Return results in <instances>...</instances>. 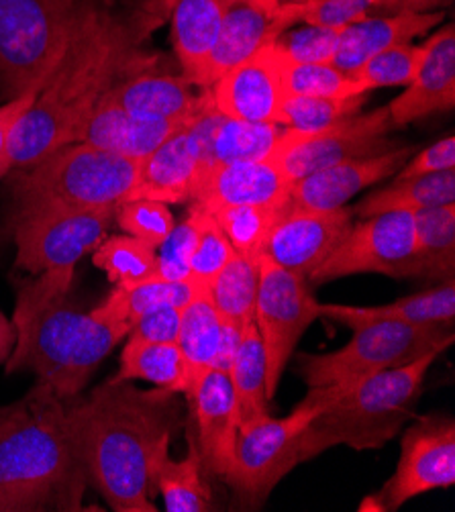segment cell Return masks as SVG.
<instances>
[{
  "instance_id": "db71d44e",
  "label": "cell",
  "mask_w": 455,
  "mask_h": 512,
  "mask_svg": "<svg viewBox=\"0 0 455 512\" xmlns=\"http://www.w3.org/2000/svg\"><path fill=\"white\" fill-rule=\"evenodd\" d=\"M453 0H402V9H409L415 13H433L449 7Z\"/></svg>"
},
{
  "instance_id": "9f6ffc18",
  "label": "cell",
  "mask_w": 455,
  "mask_h": 512,
  "mask_svg": "<svg viewBox=\"0 0 455 512\" xmlns=\"http://www.w3.org/2000/svg\"><path fill=\"white\" fill-rule=\"evenodd\" d=\"M256 3H264V5H270V7H278L280 0H256Z\"/></svg>"
},
{
  "instance_id": "7c38bea8",
  "label": "cell",
  "mask_w": 455,
  "mask_h": 512,
  "mask_svg": "<svg viewBox=\"0 0 455 512\" xmlns=\"http://www.w3.org/2000/svg\"><path fill=\"white\" fill-rule=\"evenodd\" d=\"M319 317V302L313 298L307 278L280 268L262 255L254 323L266 351L268 398H274L302 333Z\"/></svg>"
},
{
  "instance_id": "6f0895ef",
  "label": "cell",
  "mask_w": 455,
  "mask_h": 512,
  "mask_svg": "<svg viewBox=\"0 0 455 512\" xmlns=\"http://www.w3.org/2000/svg\"><path fill=\"white\" fill-rule=\"evenodd\" d=\"M286 3H311V0H286Z\"/></svg>"
},
{
  "instance_id": "8fae6325",
  "label": "cell",
  "mask_w": 455,
  "mask_h": 512,
  "mask_svg": "<svg viewBox=\"0 0 455 512\" xmlns=\"http://www.w3.org/2000/svg\"><path fill=\"white\" fill-rule=\"evenodd\" d=\"M390 131L388 107L366 115L356 113L313 133L284 129L270 160L292 184L317 170L349 160L374 158L400 147L388 137Z\"/></svg>"
},
{
  "instance_id": "603a6c76",
  "label": "cell",
  "mask_w": 455,
  "mask_h": 512,
  "mask_svg": "<svg viewBox=\"0 0 455 512\" xmlns=\"http://www.w3.org/2000/svg\"><path fill=\"white\" fill-rule=\"evenodd\" d=\"M441 21L443 11L415 13L409 9H400L392 17H366L341 29L333 66L351 76L380 51L400 43H413L415 37L429 33Z\"/></svg>"
},
{
  "instance_id": "1f68e13d",
  "label": "cell",
  "mask_w": 455,
  "mask_h": 512,
  "mask_svg": "<svg viewBox=\"0 0 455 512\" xmlns=\"http://www.w3.org/2000/svg\"><path fill=\"white\" fill-rule=\"evenodd\" d=\"M223 335V319L215 311L213 302L207 292L202 290L196 298H192L180 317V331L176 345L180 347L186 370H188V388L196 384V380L215 366V357L221 345Z\"/></svg>"
},
{
  "instance_id": "4316f807",
  "label": "cell",
  "mask_w": 455,
  "mask_h": 512,
  "mask_svg": "<svg viewBox=\"0 0 455 512\" xmlns=\"http://www.w3.org/2000/svg\"><path fill=\"white\" fill-rule=\"evenodd\" d=\"M223 0H178L172 9V43L182 74L198 88H207V68L223 23Z\"/></svg>"
},
{
  "instance_id": "ee69618b",
  "label": "cell",
  "mask_w": 455,
  "mask_h": 512,
  "mask_svg": "<svg viewBox=\"0 0 455 512\" xmlns=\"http://www.w3.org/2000/svg\"><path fill=\"white\" fill-rule=\"evenodd\" d=\"M115 219L121 231L156 249L166 241L176 225L168 204L149 198H135L119 204Z\"/></svg>"
},
{
  "instance_id": "f5cc1de1",
  "label": "cell",
  "mask_w": 455,
  "mask_h": 512,
  "mask_svg": "<svg viewBox=\"0 0 455 512\" xmlns=\"http://www.w3.org/2000/svg\"><path fill=\"white\" fill-rule=\"evenodd\" d=\"M15 339H17L15 327L3 315H0V362H5L11 355V351L15 347Z\"/></svg>"
},
{
  "instance_id": "836d02e7",
  "label": "cell",
  "mask_w": 455,
  "mask_h": 512,
  "mask_svg": "<svg viewBox=\"0 0 455 512\" xmlns=\"http://www.w3.org/2000/svg\"><path fill=\"white\" fill-rule=\"evenodd\" d=\"M258 284L260 262L245 260L243 255L235 253L205 292L223 321L245 329L249 323H254Z\"/></svg>"
},
{
  "instance_id": "cb8c5ba5",
  "label": "cell",
  "mask_w": 455,
  "mask_h": 512,
  "mask_svg": "<svg viewBox=\"0 0 455 512\" xmlns=\"http://www.w3.org/2000/svg\"><path fill=\"white\" fill-rule=\"evenodd\" d=\"M103 100L143 119L186 121L202 105V94H194V84L182 74L139 72L113 86Z\"/></svg>"
},
{
  "instance_id": "f907efd6",
  "label": "cell",
  "mask_w": 455,
  "mask_h": 512,
  "mask_svg": "<svg viewBox=\"0 0 455 512\" xmlns=\"http://www.w3.org/2000/svg\"><path fill=\"white\" fill-rule=\"evenodd\" d=\"M178 0H141L135 17L129 21L137 39L145 41L156 29H160L166 19H170L172 9Z\"/></svg>"
},
{
  "instance_id": "9c48e42d",
  "label": "cell",
  "mask_w": 455,
  "mask_h": 512,
  "mask_svg": "<svg viewBox=\"0 0 455 512\" xmlns=\"http://www.w3.org/2000/svg\"><path fill=\"white\" fill-rule=\"evenodd\" d=\"M327 400L313 388L288 417L260 419L239 427L233 464L225 482L243 508H260L272 490L300 464L298 437L327 408Z\"/></svg>"
},
{
  "instance_id": "3957f363",
  "label": "cell",
  "mask_w": 455,
  "mask_h": 512,
  "mask_svg": "<svg viewBox=\"0 0 455 512\" xmlns=\"http://www.w3.org/2000/svg\"><path fill=\"white\" fill-rule=\"evenodd\" d=\"M74 270H52L23 282L15 309V347L7 372L29 370L60 398H74L100 362L129 335V323L105 304L84 313L68 300Z\"/></svg>"
},
{
  "instance_id": "bcb514c9",
  "label": "cell",
  "mask_w": 455,
  "mask_h": 512,
  "mask_svg": "<svg viewBox=\"0 0 455 512\" xmlns=\"http://www.w3.org/2000/svg\"><path fill=\"white\" fill-rule=\"evenodd\" d=\"M198 237V221L190 215L184 223L174 225L172 233L158 247V278L190 280V258Z\"/></svg>"
},
{
  "instance_id": "f35d334b",
  "label": "cell",
  "mask_w": 455,
  "mask_h": 512,
  "mask_svg": "<svg viewBox=\"0 0 455 512\" xmlns=\"http://www.w3.org/2000/svg\"><path fill=\"white\" fill-rule=\"evenodd\" d=\"M370 0H311V3H280L274 11V31L282 35L296 23L345 29L368 17Z\"/></svg>"
},
{
  "instance_id": "30bf717a",
  "label": "cell",
  "mask_w": 455,
  "mask_h": 512,
  "mask_svg": "<svg viewBox=\"0 0 455 512\" xmlns=\"http://www.w3.org/2000/svg\"><path fill=\"white\" fill-rule=\"evenodd\" d=\"M117 209L47 207L13 217L17 268L39 276L74 270L107 237Z\"/></svg>"
},
{
  "instance_id": "ffe728a7",
  "label": "cell",
  "mask_w": 455,
  "mask_h": 512,
  "mask_svg": "<svg viewBox=\"0 0 455 512\" xmlns=\"http://www.w3.org/2000/svg\"><path fill=\"white\" fill-rule=\"evenodd\" d=\"M290 182L268 158L260 162L223 164L200 178L190 194V213L211 215L237 204H270L284 207Z\"/></svg>"
},
{
  "instance_id": "e575fe53",
  "label": "cell",
  "mask_w": 455,
  "mask_h": 512,
  "mask_svg": "<svg viewBox=\"0 0 455 512\" xmlns=\"http://www.w3.org/2000/svg\"><path fill=\"white\" fill-rule=\"evenodd\" d=\"M158 492L168 512H209L213 508L211 490L202 478V457L196 439L190 435L188 455L180 462L164 457L156 476Z\"/></svg>"
},
{
  "instance_id": "44dd1931",
  "label": "cell",
  "mask_w": 455,
  "mask_h": 512,
  "mask_svg": "<svg viewBox=\"0 0 455 512\" xmlns=\"http://www.w3.org/2000/svg\"><path fill=\"white\" fill-rule=\"evenodd\" d=\"M423 62L396 100L388 105L392 129L407 127L433 113L455 107V27L445 25L423 45Z\"/></svg>"
},
{
  "instance_id": "b9f144b4",
  "label": "cell",
  "mask_w": 455,
  "mask_h": 512,
  "mask_svg": "<svg viewBox=\"0 0 455 512\" xmlns=\"http://www.w3.org/2000/svg\"><path fill=\"white\" fill-rule=\"evenodd\" d=\"M115 290L125 306L129 327L133 319L149 309H156V306H176V309H184L192 298L202 292V288L192 280H164L158 276L127 288L115 286Z\"/></svg>"
},
{
  "instance_id": "5bb4252c",
  "label": "cell",
  "mask_w": 455,
  "mask_h": 512,
  "mask_svg": "<svg viewBox=\"0 0 455 512\" xmlns=\"http://www.w3.org/2000/svg\"><path fill=\"white\" fill-rule=\"evenodd\" d=\"M455 482V421L449 415L419 419L402 435L396 472L360 510H398L404 502Z\"/></svg>"
},
{
  "instance_id": "ba28073f",
  "label": "cell",
  "mask_w": 455,
  "mask_h": 512,
  "mask_svg": "<svg viewBox=\"0 0 455 512\" xmlns=\"http://www.w3.org/2000/svg\"><path fill=\"white\" fill-rule=\"evenodd\" d=\"M86 0H0V86L15 98L52 74Z\"/></svg>"
},
{
  "instance_id": "4fadbf2b",
  "label": "cell",
  "mask_w": 455,
  "mask_h": 512,
  "mask_svg": "<svg viewBox=\"0 0 455 512\" xmlns=\"http://www.w3.org/2000/svg\"><path fill=\"white\" fill-rule=\"evenodd\" d=\"M353 274H384L396 280L415 274L413 213H382L351 225L329 258L315 268L307 282L325 284Z\"/></svg>"
},
{
  "instance_id": "d6986e66",
  "label": "cell",
  "mask_w": 455,
  "mask_h": 512,
  "mask_svg": "<svg viewBox=\"0 0 455 512\" xmlns=\"http://www.w3.org/2000/svg\"><path fill=\"white\" fill-rule=\"evenodd\" d=\"M411 158L413 147H396L374 158L349 160L317 170L290 184L288 202L311 211L341 209L364 188L394 176Z\"/></svg>"
},
{
  "instance_id": "484cf974",
  "label": "cell",
  "mask_w": 455,
  "mask_h": 512,
  "mask_svg": "<svg viewBox=\"0 0 455 512\" xmlns=\"http://www.w3.org/2000/svg\"><path fill=\"white\" fill-rule=\"evenodd\" d=\"M274 11L276 7L256 0H235L225 7L219 39L207 68V88L225 72L276 41Z\"/></svg>"
},
{
  "instance_id": "f1b7e54d",
  "label": "cell",
  "mask_w": 455,
  "mask_h": 512,
  "mask_svg": "<svg viewBox=\"0 0 455 512\" xmlns=\"http://www.w3.org/2000/svg\"><path fill=\"white\" fill-rule=\"evenodd\" d=\"M415 274L413 278L455 280V202L413 213Z\"/></svg>"
},
{
  "instance_id": "9a60e30c",
  "label": "cell",
  "mask_w": 455,
  "mask_h": 512,
  "mask_svg": "<svg viewBox=\"0 0 455 512\" xmlns=\"http://www.w3.org/2000/svg\"><path fill=\"white\" fill-rule=\"evenodd\" d=\"M282 131L278 123H251L223 115L205 88L200 109L186 125V139L196 162V182L223 164L268 160Z\"/></svg>"
},
{
  "instance_id": "680465c9",
  "label": "cell",
  "mask_w": 455,
  "mask_h": 512,
  "mask_svg": "<svg viewBox=\"0 0 455 512\" xmlns=\"http://www.w3.org/2000/svg\"><path fill=\"white\" fill-rule=\"evenodd\" d=\"M223 3H225V7H227V5H231V3H235V0H223Z\"/></svg>"
},
{
  "instance_id": "277c9868",
  "label": "cell",
  "mask_w": 455,
  "mask_h": 512,
  "mask_svg": "<svg viewBox=\"0 0 455 512\" xmlns=\"http://www.w3.org/2000/svg\"><path fill=\"white\" fill-rule=\"evenodd\" d=\"M86 480L64 398L37 382L0 408V512L82 510Z\"/></svg>"
},
{
  "instance_id": "d590c367",
  "label": "cell",
  "mask_w": 455,
  "mask_h": 512,
  "mask_svg": "<svg viewBox=\"0 0 455 512\" xmlns=\"http://www.w3.org/2000/svg\"><path fill=\"white\" fill-rule=\"evenodd\" d=\"M92 253L94 266L105 270L115 286L127 288L158 276V249L137 237L103 239Z\"/></svg>"
},
{
  "instance_id": "8d00e7d4",
  "label": "cell",
  "mask_w": 455,
  "mask_h": 512,
  "mask_svg": "<svg viewBox=\"0 0 455 512\" xmlns=\"http://www.w3.org/2000/svg\"><path fill=\"white\" fill-rule=\"evenodd\" d=\"M284 207H270V204H237V207L217 209L215 213H211V217L221 227V231L239 255H243L245 260L260 262L268 233Z\"/></svg>"
},
{
  "instance_id": "7dc6e473",
  "label": "cell",
  "mask_w": 455,
  "mask_h": 512,
  "mask_svg": "<svg viewBox=\"0 0 455 512\" xmlns=\"http://www.w3.org/2000/svg\"><path fill=\"white\" fill-rule=\"evenodd\" d=\"M180 317L182 309H176V306H156V309H149L131 321L129 335L145 341L176 343Z\"/></svg>"
},
{
  "instance_id": "ab89813d",
  "label": "cell",
  "mask_w": 455,
  "mask_h": 512,
  "mask_svg": "<svg viewBox=\"0 0 455 512\" xmlns=\"http://www.w3.org/2000/svg\"><path fill=\"white\" fill-rule=\"evenodd\" d=\"M280 72L284 92L292 96L349 98L368 94L360 90L356 80L337 70L333 64H296L280 56Z\"/></svg>"
},
{
  "instance_id": "816d5d0a",
  "label": "cell",
  "mask_w": 455,
  "mask_h": 512,
  "mask_svg": "<svg viewBox=\"0 0 455 512\" xmlns=\"http://www.w3.org/2000/svg\"><path fill=\"white\" fill-rule=\"evenodd\" d=\"M241 333H243V327H239L235 323H229V321H223L221 345H219V351H217V357H215V366H213L215 370H221V372L229 374L233 357H235L239 341H241Z\"/></svg>"
},
{
  "instance_id": "f546056e",
  "label": "cell",
  "mask_w": 455,
  "mask_h": 512,
  "mask_svg": "<svg viewBox=\"0 0 455 512\" xmlns=\"http://www.w3.org/2000/svg\"><path fill=\"white\" fill-rule=\"evenodd\" d=\"M455 202V170L427 174V176H415L396 180L370 194L360 207L353 211L358 217L368 219L382 213H415L423 209L443 207V204Z\"/></svg>"
},
{
  "instance_id": "f6af8a7d",
  "label": "cell",
  "mask_w": 455,
  "mask_h": 512,
  "mask_svg": "<svg viewBox=\"0 0 455 512\" xmlns=\"http://www.w3.org/2000/svg\"><path fill=\"white\" fill-rule=\"evenodd\" d=\"M339 37L341 29L307 25L300 29H286L276 37L274 47L282 58L296 64H333Z\"/></svg>"
},
{
  "instance_id": "7402d4cb",
  "label": "cell",
  "mask_w": 455,
  "mask_h": 512,
  "mask_svg": "<svg viewBox=\"0 0 455 512\" xmlns=\"http://www.w3.org/2000/svg\"><path fill=\"white\" fill-rule=\"evenodd\" d=\"M186 121L143 119L127 113L113 102L100 100L96 109L82 123L74 143H88L92 147L117 153V156L145 160L151 151L160 147Z\"/></svg>"
},
{
  "instance_id": "7a4b0ae2",
  "label": "cell",
  "mask_w": 455,
  "mask_h": 512,
  "mask_svg": "<svg viewBox=\"0 0 455 512\" xmlns=\"http://www.w3.org/2000/svg\"><path fill=\"white\" fill-rule=\"evenodd\" d=\"M139 45L131 23L86 0L66 56L15 127L7 172L29 168L49 151L74 143L86 117L113 86L149 70L151 60Z\"/></svg>"
},
{
  "instance_id": "11a10c76",
  "label": "cell",
  "mask_w": 455,
  "mask_h": 512,
  "mask_svg": "<svg viewBox=\"0 0 455 512\" xmlns=\"http://www.w3.org/2000/svg\"><path fill=\"white\" fill-rule=\"evenodd\" d=\"M372 9L378 7V9H388V11H400L402 9V0H370Z\"/></svg>"
},
{
  "instance_id": "8992f818",
  "label": "cell",
  "mask_w": 455,
  "mask_h": 512,
  "mask_svg": "<svg viewBox=\"0 0 455 512\" xmlns=\"http://www.w3.org/2000/svg\"><path fill=\"white\" fill-rule=\"evenodd\" d=\"M141 160L92 147L68 143L49 151L29 168L17 170L13 198L17 213L47 207L117 209L137 186Z\"/></svg>"
},
{
  "instance_id": "c3c4849f",
  "label": "cell",
  "mask_w": 455,
  "mask_h": 512,
  "mask_svg": "<svg viewBox=\"0 0 455 512\" xmlns=\"http://www.w3.org/2000/svg\"><path fill=\"white\" fill-rule=\"evenodd\" d=\"M49 76H52V74H49ZM49 76L37 80L25 92H21L19 96L11 98L9 102H5L3 107H0V178L9 174L7 172V158H9V145H11V137L15 133V127L21 121V117L31 109V105L35 102V98L39 96L45 82L49 80Z\"/></svg>"
},
{
  "instance_id": "74e56055",
  "label": "cell",
  "mask_w": 455,
  "mask_h": 512,
  "mask_svg": "<svg viewBox=\"0 0 455 512\" xmlns=\"http://www.w3.org/2000/svg\"><path fill=\"white\" fill-rule=\"evenodd\" d=\"M368 94L349 98H317L286 94L280 109V125L300 133H313L362 111Z\"/></svg>"
},
{
  "instance_id": "4dcf8cb0",
  "label": "cell",
  "mask_w": 455,
  "mask_h": 512,
  "mask_svg": "<svg viewBox=\"0 0 455 512\" xmlns=\"http://www.w3.org/2000/svg\"><path fill=\"white\" fill-rule=\"evenodd\" d=\"M115 380H145L156 388L186 394L188 370L184 355L176 343L145 341L129 335V341L121 353V368Z\"/></svg>"
},
{
  "instance_id": "52a82bcc",
  "label": "cell",
  "mask_w": 455,
  "mask_h": 512,
  "mask_svg": "<svg viewBox=\"0 0 455 512\" xmlns=\"http://www.w3.org/2000/svg\"><path fill=\"white\" fill-rule=\"evenodd\" d=\"M453 325L380 321L353 329L351 341L331 353L298 355V372L329 406L368 378L407 366L429 351L453 345Z\"/></svg>"
},
{
  "instance_id": "83f0119b",
  "label": "cell",
  "mask_w": 455,
  "mask_h": 512,
  "mask_svg": "<svg viewBox=\"0 0 455 512\" xmlns=\"http://www.w3.org/2000/svg\"><path fill=\"white\" fill-rule=\"evenodd\" d=\"M186 125L188 121L141 160L137 186L129 200L149 198L166 204L190 200L196 182V162L186 139Z\"/></svg>"
},
{
  "instance_id": "60d3db41",
  "label": "cell",
  "mask_w": 455,
  "mask_h": 512,
  "mask_svg": "<svg viewBox=\"0 0 455 512\" xmlns=\"http://www.w3.org/2000/svg\"><path fill=\"white\" fill-rule=\"evenodd\" d=\"M423 54V45L400 43L370 58L358 72L351 74V78L356 80L362 92H370L374 88L409 86L423 62Z\"/></svg>"
},
{
  "instance_id": "5b68a950",
  "label": "cell",
  "mask_w": 455,
  "mask_h": 512,
  "mask_svg": "<svg viewBox=\"0 0 455 512\" xmlns=\"http://www.w3.org/2000/svg\"><path fill=\"white\" fill-rule=\"evenodd\" d=\"M443 351L368 378L337 398L298 437V459L309 462L323 451L345 445L356 451L380 449L415 417L423 382Z\"/></svg>"
},
{
  "instance_id": "ac0fdd59",
  "label": "cell",
  "mask_w": 455,
  "mask_h": 512,
  "mask_svg": "<svg viewBox=\"0 0 455 512\" xmlns=\"http://www.w3.org/2000/svg\"><path fill=\"white\" fill-rule=\"evenodd\" d=\"M186 398L196 423L194 439L202 466L225 480L233 464L239 433L237 400L229 374L215 368L207 370L186 392Z\"/></svg>"
},
{
  "instance_id": "d4e9b609",
  "label": "cell",
  "mask_w": 455,
  "mask_h": 512,
  "mask_svg": "<svg viewBox=\"0 0 455 512\" xmlns=\"http://www.w3.org/2000/svg\"><path fill=\"white\" fill-rule=\"evenodd\" d=\"M319 315L333 319L349 329L368 323L394 321L411 325H453L455 321V280L441 282L435 288L398 298L380 306L321 304Z\"/></svg>"
},
{
  "instance_id": "7bdbcfd3",
  "label": "cell",
  "mask_w": 455,
  "mask_h": 512,
  "mask_svg": "<svg viewBox=\"0 0 455 512\" xmlns=\"http://www.w3.org/2000/svg\"><path fill=\"white\" fill-rule=\"evenodd\" d=\"M198 221V237L190 258V280L205 290L237 253L211 215L190 213Z\"/></svg>"
},
{
  "instance_id": "e0dca14e",
  "label": "cell",
  "mask_w": 455,
  "mask_h": 512,
  "mask_svg": "<svg viewBox=\"0 0 455 512\" xmlns=\"http://www.w3.org/2000/svg\"><path fill=\"white\" fill-rule=\"evenodd\" d=\"M207 90L217 111L227 117L251 123H278L286 92L274 43L225 72Z\"/></svg>"
},
{
  "instance_id": "681fc988",
  "label": "cell",
  "mask_w": 455,
  "mask_h": 512,
  "mask_svg": "<svg viewBox=\"0 0 455 512\" xmlns=\"http://www.w3.org/2000/svg\"><path fill=\"white\" fill-rule=\"evenodd\" d=\"M447 170H455V137L453 135L439 139L437 143L417 153L415 158H411L394 174V178L404 180V178L427 176V174H437Z\"/></svg>"
},
{
  "instance_id": "2e32d148",
  "label": "cell",
  "mask_w": 455,
  "mask_h": 512,
  "mask_svg": "<svg viewBox=\"0 0 455 512\" xmlns=\"http://www.w3.org/2000/svg\"><path fill=\"white\" fill-rule=\"evenodd\" d=\"M353 211H311L286 204L264 243V255L280 268L309 276L351 229Z\"/></svg>"
},
{
  "instance_id": "d6a6232c",
  "label": "cell",
  "mask_w": 455,
  "mask_h": 512,
  "mask_svg": "<svg viewBox=\"0 0 455 512\" xmlns=\"http://www.w3.org/2000/svg\"><path fill=\"white\" fill-rule=\"evenodd\" d=\"M231 386L237 400L239 427L268 415V392H266V351L256 323H249L229 368Z\"/></svg>"
},
{
  "instance_id": "6da1fadb",
  "label": "cell",
  "mask_w": 455,
  "mask_h": 512,
  "mask_svg": "<svg viewBox=\"0 0 455 512\" xmlns=\"http://www.w3.org/2000/svg\"><path fill=\"white\" fill-rule=\"evenodd\" d=\"M86 478L117 512H156L158 468L182 421L176 392L109 380L88 398H66Z\"/></svg>"
}]
</instances>
